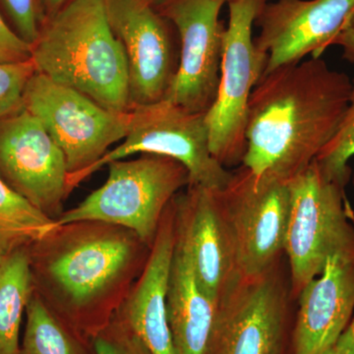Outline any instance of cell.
<instances>
[{
	"instance_id": "obj_11",
	"label": "cell",
	"mask_w": 354,
	"mask_h": 354,
	"mask_svg": "<svg viewBox=\"0 0 354 354\" xmlns=\"http://www.w3.org/2000/svg\"><path fill=\"white\" fill-rule=\"evenodd\" d=\"M230 0H164L155 6L179 37L178 68L165 101L207 113L220 84L225 28L221 8Z\"/></svg>"
},
{
	"instance_id": "obj_26",
	"label": "cell",
	"mask_w": 354,
	"mask_h": 354,
	"mask_svg": "<svg viewBox=\"0 0 354 354\" xmlns=\"http://www.w3.org/2000/svg\"><path fill=\"white\" fill-rule=\"evenodd\" d=\"M31 58V44L21 39L0 16V64L26 62Z\"/></svg>"
},
{
	"instance_id": "obj_29",
	"label": "cell",
	"mask_w": 354,
	"mask_h": 354,
	"mask_svg": "<svg viewBox=\"0 0 354 354\" xmlns=\"http://www.w3.org/2000/svg\"><path fill=\"white\" fill-rule=\"evenodd\" d=\"M44 6H46L48 10L50 11V14L55 12L57 9L66 3L68 0H43Z\"/></svg>"
},
{
	"instance_id": "obj_28",
	"label": "cell",
	"mask_w": 354,
	"mask_h": 354,
	"mask_svg": "<svg viewBox=\"0 0 354 354\" xmlns=\"http://www.w3.org/2000/svg\"><path fill=\"white\" fill-rule=\"evenodd\" d=\"M335 344L344 354H354V318L349 322L348 327L344 330Z\"/></svg>"
},
{
	"instance_id": "obj_3",
	"label": "cell",
	"mask_w": 354,
	"mask_h": 354,
	"mask_svg": "<svg viewBox=\"0 0 354 354\" xmlns=\"http://www.w3.org/2000/svg\"><path fill=\"white\" fill-rule=\"evenodd\" d=\"M37 72L114 113L132 111L122 44L102 0H68L44 21L32 44Z\"/></svg>"
},
{
	"instance_id": "obj_25",
	"label": "cell",
	"mask_w": 354,
	"mask_h": 354,
	"mask_svg": "<svg viewBox=\"0 0 354 354\" xmlns=\"http://www.w3.org/2000/svg\"><path fill=\"white\" fill-rule=\"evenodd\" d=\"M9 17L15 25L16 32L26 43L32 44L38 39L43 25L39 0H1Z\"/></svg>"
},
{
	"instance_id": "obj_7",
	"label": "cell",
	"mask_w": 354,
	"mask_h": 354,
	"mask_svg": "<svg viewBox=\"0 0 354 354\" xmlns=\"http://www.w3.org/2000/svg\"><path fill=\"white\" fill-rule=\"evenodd\" d=\"M132 111L131 124L122 143L92 167L68 176L70 191L109 162L137 153L164 156L180 162L189 174V185L214 191L227 187L234 172L211 152L206 113H190L165 100Z\"/></svg>"
},
{
	"instance_id": "obj_15",
	"label": "cell",
	"mask_w": 354,
	"mask_h": 354,
	"mask_svg": "<svg viewBox=\"0 0 354 354\" xmlns=\"http://www.w3.org/2000/svg\"><path fill=\"white\" fill-rule=\"evenodd\" d=\"M174 202L176 227L187 243L198 283L211 299L218 302L241 274L234 235L218 191L188 185Z\"/></svg>"
},
{
	"instance_id": "obj_14",
	"label": "cell",
	"mask_w": 354,
	"mask_h": 354,
	"mask_svg": "<svg viewBox=\"0 0 354 354\" xmlns=\"http://www.w3.org/2000/svg\"><path fill=\"white\" fill-rule=\"evenodd\" d=\"M354 8V0H276L265 4L255 24L260 35L254 41L268 55L265 73L321 57L333 46Z\"/></svg>"
},
{
	"instance_id": "obj_16",
	"label": "cell",
	"mask_w": 354,
	"mask_h": 354,
	"mask_svg": "<svg viewBox=\"0 0 354 354\" xmlns=\"http://www.w3.org/2000/svg\"><path fill=\"white\" fill-rule=\"evenodd\" d=\"M176 242V207L172 200L160 220L141 277L116 313L151 354H176L167 308Z\"/></svg>"
},
{
	"instance_id": "obj_1",
	"label": "cell",
	"mask_w": 354,
	"mask_h": 354,
	"mask_svg": "<svg viewBox=\"0 0 354 354\" xmlns=\"http://www.w3.org/2000/svg\"><path fill=\"white\" fill-rule=\"evenodd\" d=\"M353 94L351 77L322 57L264 74L249 100L241 165L255 176L288 183L335 136Z\"/></svg>"
},
{
	"instance_id": "obj_17",
	"label": "cell",
	"mask_w": 354,
	"mask_h": 354,
	"mask_svg": "<svg viewBox=\"0 0 354 354\" xmlns=\"http://www.w3.org/2000/svg\"><path fill=\"white\" fill-rule=\"evenodd\" d=\"M297 298L293 353L319 354L334 346L353 313L354 259L330 258Z\"/></svg>"
},
{
	"instance_id": "obj_18",
	"label": "cell",
	"mask_w": 354,
	"mask_h": 354,
	"mask_svg": "<svg viewBox=\"0 0 354 354\" xmlns=\"http://www.w3.org/2000/svg\"><path fill=\"white\" fill-rule=\"evenodd\" d=\"M216 305L218 302L211 299L199 286L187 243L176 227L167 301L176 354H206Z\"/></svg>"
},
{
	"instance_id": "obj_13",
	"label": "cell",
	"mask_w": 354,
	"mask_h": 354,
	"mask_svg": "<svg viewBox=\"0 0 354 354\" xmlns=\"http://www.w3.org/2000/svg\"><path fill=\"white\" fill-rule=\"evenodd\" d=\"M102 1L127 55L132 109L164 101L179 64L169 21L145 0Z\"/></svg>"
},
{
	"instance_id": "obj_31",
	"label": "cell",
	"mask_w": 354,
	"mask_h": 354,
	"mask_svg": "<svg viewBox=\"0 0 354 354\" xmlns=\"http://www.w3.org/2000/svg\"><path fill=\"white\" fill-rule=\"evenodd\" d=\"M146 2H148L151 6H157L160 2L164 1V0H145Z\"/></svg>"
},
{
	"instance_id": "obj_24",
	"label": "cell",
	"mask_w": 354,
	"mask_h": 354,
	"mask_svg": "<svg viewBox=\"0 0 354 354\" xmlns=\"http://www.w3.org/2000/svg\"><path fill=\"white\" fill-rule=\"evenodd\" d=\"M93 342L95 354H151L116 314L95 333Z\"/></svg>"
},
{
	"instance_id": "obj_9",
	"label": "cell",
	"mask_w": 354,
	"mask_h": 354,
	"mask_svg": "<svg viewBox=\"0 0 354 354\" xmlns=\"http://www.w3.org/2000/svg\"><path fill=\"white\" fill-rule=\"evenodd\" d=\"M288 290L278 263L239 274L216 305L206 354H285Z\"/></svg>"
},
{
	"instance_id": "obj_30",
	"label": "cell",
	"mask_w": 354,
	"mask_h": 354,
	"mask_svg": "<svg viewBox=\"0 0 354 354\" xmlns=\"http://www.w3.org/2000/svg\"><path fill=\"white\" fill-rule=\"evenodd\" d=\"M319 354H344L342 353V349L337 346V344H334V346H330V348L325 349L322 353Z\"/></svg>"
},
{
	"instance_id": "obj_23",
	"label": "cell",
	"mask_w": 354,
	"mask_h": 354,
	"mask_svg": "<svg viewBox=\"0 0 354 354\" xmlns=\"http://www.w3.org/2000/svg\"><path fill=\"white\" fill-rule=\"evenodd\" d=\"M36 73L32 59L0 64V120L24 106L26 88Z\"/></svg>"
},
{
	"instance_id": "obj_4",
	"label": "cell",
	"mask_w": 354,
	"mask_h": 354,
	"mask_svg": "<svg viewBox=\"0 0 354 354\" xmlns=\"http://www.w3.org/2000/svg\"><path fill=\"white\" fill-rule=\"evenodd\" d=\"M109 176L77 206L55 221V228L99 221L131 230L151 249L165 209L184 187L189 174L174 158L141 155L109 162Z\"/></svg>"
},
{
	"instance_id": "obj_6",
	"label": "cell",
	"mask_w": 354,
	"mask_h": 354,
	"mask_svg": "<svg viewBox=\"0 0 354 354\" xmlns=\"http://www.w3.org/2000/svg\"><path fill=\"white\" fill-rule=\"evenodd\" d=\"M270 0H230L223 38L220 84L206 113L209 148L223 167L242 164L246 151L249 100L267 68L268 55L256 46L253 25Z\"/></svg>"
},
{
	"instance_id": "obj_12",
	"label": "cell",
	"mask_w": 354,
	"mask_h": 354,
	"mask_svg": "<svg viewBox=\"0 0 354 354\" xmlns=\"http://www.w3.org/2000/svg\"><path fill=\"white\" fill-rule=\"evenodd\" d=\"M0 178L53 220L64 213L70 193L64 153L24 106L0 120Z\"/></svg>"
},
{
	"instance_id": "obj_2",
	"label": "cell",
	"mask_w": 354,
	"mask_h": 354,
	"mask_svg": "<svg viewBox=\"0 0 354 354\" xmlns=\"http://www.w3.org/2000/svg\"><path fill=\"white\" fill-rule=\"evenodd\" d=\"M146 248L131 230L99 221L55 228L29 246L37 292L82 320L120 295Z\"/></svg>"
},
{
	"instance_id": "obj_27",
	"label": "cell",
	"mask_w": 354,
	"mask_h": 354,
	"mask_svg": "<svg viewBox=\"0 0 354 354\" xmlns=\"http://www.w3.org/2000/svg\"><path fill=\"white\" fill-rule=\"evenodd\" d=\"M333 46H341L342 57L354 64V8L335 39Z\"/></svg>"
},
{
	"instance_id": "obj_10",
	"label": "cell",
	"mask_w": 354,
	"mask_h": 354,
	"mask_svg": "<svg viewBox=\"0 0 354 354\" xmlns=\"http://www.w3.org/2000/svg\"><path fill=\"white\" fill-rule=\"evenodd\" d=\"M236 247L241 276H258L271 269L285 252L290 218L288 181L255 176L243 165L218 191Z\"/></svg>"
},
{
	"instance_id": "obj_21",
	"label": "cell",
	"mask_w": 354,
	"mask_h": 354,
	"mask_svg": "<svg viewBox=\"0 0 354 354\" xmlns=\"http://www.w3.org/2000/svg\"><path fill=\"white\" fill-rule=\"evenodd\" d=\"M25 316L20 354H80L75 342L37 290Z\"/></svg>"
},
{
	"instance_id": "obj_5",
	"label": "cell",
	"mask_w": 354,
	"mask_h": 354,
	"mask_svg": "<svg viewBox=\"0 0 354 354\" xmlns=\"http://www.w3.org/2000/svg\"><path fill=\"white\" fill-rule=\"evenodd\" d=\"M290 218L285 245L290 291L297 297L335 256L354 259L353 212L346 188L324 176L315 160L288 181Z\"/></svg>"
},
{
	"instance_id": "obj_19",
	"label": "cell",
	"mask_w": 354,
	"mask_h": 354,
	"mask_svg": "<svg viewBox=\"0 0 354 354\" xmlns=\"http://www.w3.org/2000/svg\"><path fill=\"white\" fill-rule=\"evenodd\" d=\"M35 290L29 246L0 253V354H20L21 325Z\"/></svg>"
},
{
	"instance_id": "obj_20",
	"label": "cell",
	"mask_w": 354,
	"mask_h": 354,
	"mask_svg": "<svg viewBox=\"0 0 354 354\" xmlns=\"http://www.w3.org/2000/svg\"><path fill=\"white\" fill-rule=\"evenodd\" d=\"M55 230V220L0 178V253L30 246Z\"/></svg>"
},
{
	"instance_id": "obj_8",
	"label": "cell",
	"mask_w": 354,
	"mask_h": 354,
	"mask_svg": "<svg viewBox=\"0 0 354 354\" xmlns=\"http://www.w3.org/2000/svg\"><path fill=\"white\" fill-rule=\"evenodd\" d=\"M24 108L41 121L62 149L68 176L92 167L113 144L124 139L133 118V111H109L38 72L26 88Z\"/></svg>"
},
{
	"instance_id": "obj_22",
	"label": "cell",
	"mask_w": 354,
	"mask_h": 354,
	"mask_svg": "<svg viewBox=\"0 0 354 354\" xmlns=\"http://www.w3.org/2000/svg\"><path fill=\"white\" fill-rule=\"evenodd\" d=\"M315 162L330 180L346 188L353 178L354 185V80L348 111L335 136L319 153Z\"/></svg>"
}]
</instances>
